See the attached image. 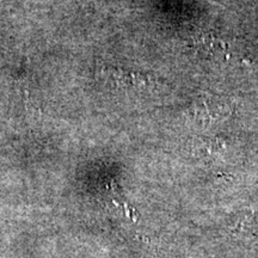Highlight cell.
I'll use <instances>...</instances> for the list:
<instances>
[{
	"mask_svg": "<svg viewBox=\"0 0 258 258\" xmlns=\"http://www.w3.org/2000/svg\"><path fill=\"white\" fill-rule=\"evenodd\" d=\"M103 74L112 86L124 92H139L150 89L154 79L148 74L132 72L117 67H104Z\"/></svg>",
	"mask_w": 258,
	"mask_h": 258,
	"instance_id": "6da1fadb",
	"label": "cell"
},
{
	"mask_svg": "<svg viewBox=\"0 0 258 258\" xmlns=\"http://www.w3.org/2000/svg\"><path fill=\"white\" fill-rule=\"evenodd\" d=\"M227 111V106L222 105L221 103L213 99H206L194 104L189 114L195 124L211 125L214 122H218V120H221Z\"/></svg>",
	"mask_w": 258,
	"mask_h": 258,
	"instance_id": "7a4b0ae2",
	"label": "cell"
}]
</instances>
